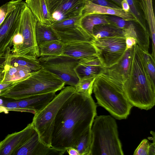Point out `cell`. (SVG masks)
<instances>
[{"label":"cell","instance_id":"ffe728a7","mask_svg":"<svg viewBox=\"0 0 155 155\" xmlns=\"http://www.w3.org/2000/svg\"><path fill=\"white\" fill-rule=\"evenodd\" d=\"M25 2L38 22L47 25L54 22L48 12L45 0H26Z\"/></svg>","mask_w":155,"mask_h":155},{"label":"cell","instance_id":"f1b7e54d","mask_svg":"<svg viewBox=\"0 0 155 155\" xmlns=\"http://www.w3.org/2000/svg\"><path fill=\"white\" fill-rule=\"evenodd\" d=\"M130 7V12L136 22L145 31H147V23L139 6L137 0H125Z\"/></svg>","mask_w":155,"mask_h":155},{"label":"cell","instance_id":"8d00e7d4","mask_svg":"<svg viewBox=\"0 0 155 155\" xmlns=\"http://www.w3.org/2000/svg\"><path fill=\"white\" fill-rule=\"evenodd\" d=\"M126 49L131 48L133 46L137 44V39L132 37H127L126 38Z\"/></svg>","mask_w":155,"mask_h":155},{"label":"cell","instance_id":"f35d334b","mask_svg":"<svg viewBox=\"0 0 155 155\" xmlns=\"http://www.w3.org/2000/svg\"><path fill=\"white\" fill-rule=\"evenodd\" d=\"M121 6L122 9L124 11L127 13H130L129 5L125 0H122L121 2Z\"/></svg>","mask_w":155,"mask_h":155},{"label":"cell","instance_id":"277c9868","mask_svg":"<svg viewBox=\"0 0 155 155\" xmlns=\"http://www.w3.org/2000/svg\"><path fill=\"white\" fill-rule=\"evenodd\" d=\"M93 124L89 155H123L115 119L110 115L96 116Z\"/></svg>","mask_w":155,"mask_h":155},{"label":"cell","instance_id":"7402d4cb","mask_svg":"<svg viewBox=\"0 0 155 155\" xmlns=\"http://www.w3.org/2000/svg\"><path fill=\"white\" fill-rule=\"evenodd\" d=\"M140 9L147 23L152 41V53L155 52V19L153 0H137Z\"/></svg>","mask_w":155,"mask_h":155},{"label":"cell","instance_id":"484cf974","mask_svg":"<svg viewBox=\"0 0 155 155\" xmlns=\"http://www.w3.org/2000/svg\"><path fill=\"white\" fill-rule=\"evenodd\" d=\"M36 37L37 44L39 46L47 42L61 41L56 31L51 25L41 24L37 21L35 28Z\"/></svg>","mask_w":155,"mask_h":155},{"label":"cell","instance_id":"603a6c76","mask_svg":"<svg viewBox=\"0 0 155 155\" xmlns=\"http://www.w3.org/2000/svg\"><path fill=\"white\" fill-rule=\"evenodd\" d=\"M3 69L4 76L0 83H8L17 82L28 76L32 72L28 67L14 66L5 64L0 67Z\"/></svg>","mask_w":155,"mask_h":155},{"label":"cell","instance_id":"d6986e66","mask_svg":"<svg viewBox=\"0 0 155 155\" xmlns=\"http://www.w3.org/2000/svg\"><path fill=\"white\" fill-rule=\"evenodd\" d=\"M107 18L110 23L124 31L126 38L132 37L137 39L142 31L143 28L135 21L127 20L118 16L110 15H107Z\"/></svg>","mask_w":155,"mask_h":155},{"label":"cell","instance_id":"8992f818","mask_svg":"<svg viewBox=\"0 0 155 155\" xmlns=\"http://www.w3.org/2000/svg\"><path fill=\"white\" fill-rule=\"evenodd\" d=\"M75 92L74 86L64 87L43 109L34 114L31 123L45 145L51 147L56 115L63 104Z\"/></svg>","mask_w":155,"mask_h":155},{"label":"cell","instance_id":"d6a6232c","mask_svg":"<svg viewBox=\"0 0 155 155\" xmlns=\"http://www.w3.org/2000/svg\"><path fill=\"white\" fill-rule=\"evenodd\" d=\"M149 144L148 140L143 139L135 150L134 155H148Z\"/></svg>","mask_w":155,"mask_h":155},{"label":"cell","instance_id":"6da1fadb","mask_svg":"<svg viewBox=\"0 0 155 155\" xmlns=\"http://www.w3.org/2000/svg\"><path fill=\"white\" fill-rule=\"evenodd\" d=\"M97 106L91 95L75 92L63 104L55 117L51 147L63 154L75 148L80 137L92 127Z\"/></svg>","mask_w":155,"mask_h":155},{"label":"cell","instance_id":"b9f144b4","mask_svg":"<svg viewBox=\"0 0 155 155\" xmlns=\"http://www.w3.org/2000/svg\"><path fill=\"white\" fill-rule=\"evenodd\" d=\"M122 8L121 2L122 0H110Z\"/></svg>","mask_w":155,"mask_h":155},{"label":"cell","instance_id":"9c48e42d","mask_svg":"<svg viewBox=\"0 0 155 155\" xmlns=\"http://www.w3.org/2000/svg\"><path fill=\"white\" fill-rule=\"evenodd\" d=\"M8 13L0 25V57L12 46L15 35L18 33L21 16L27 6L22 0L8 2Z\"/></svg>","mask_w":155,"mask_h":155},{"label":"cell","instance_id":"2e32d148","mask_svg":"<svg viewBox=\"0 0 155 155\" xmlns=\"http://www.w3.org/2000/svg\"><path fill=\"white\" fill-rule=\"evenodd\" d=\"M62 54L78 59L90 57H97L96 49L91 42L64 44Z\"/></svg>","mask_w":155,"mask_h":155},{"label":"cell","instance_id":"d590c367","mask_svg":"<svg viewBox=\"0 0 155 155\" xmlns=\"http://www.w3.org/2000/svg\"><path fill=\"white\" fill-rule=\"evenodd\" d=\"M8 6V2H7L0 7V25L3 22L7 15Z\"/></svg>","mask_w":155,"mask_h":155},{"label":"cell","instance_id":"e575fe53","mask_svg":"<svg viewBox=\"0 0 155 155\" xmlns=\"http://www.w3.org/2000/svg\"><path fill=\"white\" fill-rule=\"evenodd\" d=\"M91 3L99 5L118 9L122 8L110 0H88Z\"/></svg>","mask_w":155,"mask_h":155},{"label":"cell","instance_id":"f546056e","mask_svg":"<svg viewBox=\"0 0 155 155\" xmlns=\"http://www.w3.org/2000/svg\"><path fill=\"white\" fill-rule=\"evenodd\" d=\"M81 15L56 21L51 25L56 31H65L78 26V22Z\"/></svg>","mask_w":155,"mask_h":155},{"label":"cell","instance_id":"3957f363","mask_svg":"<svg viewBox=\"0 0 155 155\" xmlns=\"http://www.w3.org/2000/svg\"><path fill=\"white\" fill-rule=\"evenodd\" d=\"M65 85L56 75L41 68L2 91L0 97L20 100L35 95L56 92L64 88Z\"/></svg>","mask_w":155,"mask_h":155},{"label":"cell","instance_id":"d4e9b609","mask_svg":"<svg viewBox=\"0 0 155 155\" xmlns=\"http://www.w3.org/2000/svg\"><path fill=\"white\" fill-rule=\"evenodd\" d=\"M93 36L94 39L106 37L126 38L125 33L122 29L110 23L95 26L93 29Z\"/></svg>","mask_w":155,"mask_h":155},{"label":"cell","instance_id":"7a4b0ae2","mask_svg":"<svg viewBox=\"0 0 155 155\" xmlns=\"http://www.w3.org/2000/svg\"><path fill=\"white\" fill-rule=\"evenodd\" d=\"M125 95L133 107L147 110L155 104V83L144 64L142 49L132 47L129 76L123 84Z\"/></svg>","mask_w":155,"mask_h":155},{"label":"cell","instance_id":"44dd1931","mask_svg":"<svg viewBox=\"0 0 155 155\" xmlns=\"http://www.w3.org/2000/svg\"><path fill=\"white\" fill-rule=\"evenodd\" d=\"M56 31L64 44L91 42L94 39L79 25L64 31Z\"/></svg>","mask_w":155,"mask_h":155},{"label":"cell","instance_id":"5bb4252c","mask_svg":"<svg viewBox=\"0 0 155 155\" xmlns=\"http://www.w3.org/2000/svg\"><path fill=\"white\" fill-rule=\"evenodd\" d=\"M55 91L35 95L24 99L16 101L21 108L34 114L43 109L56 96Z\"/></svg>","mask_w":155,"mask_h":155},{"label":"cell","instance_id":"74e56055","mask_svg":"<svg viewBox=\"0 0 155 155\" xmlns=\"http://www.w3.org/2000/svg\"><path fill=\"white\" fill-rule=\"evenodd\" d=\"M155 155V142L149 144L148 155Z\"/></svg>","mask_w":155,"mask_h":155},{"label":"cell","instance_id":"5b68a950","mask_svg":"<svg viewBox=\"0 0 155 155\" xmlns=\"http://www.w3.org/2000/svg\"><path fill=\"white\" fill-rule=\"evenodd\" d=\"M93 91L97 104L117 119H126L129 115L133 106L127 99L122 87L98 75L94 83Z\"/></svg>","mask_w":155,"mask_h":155},{"label":"cell","instance_id":"83f0119b","mask_svg":"<svg viewBox=\"0 0 155 155\" xmlns=\"http://www.w3.org/2000/svg\"><path fill=\"white\" fill-rule=\"evenodd\" d=\"M91 128L88 129L81 137L75 147L79 155H89L92 142Z\"/></svg>","mask_w":155,"mask_h":155},{"label":"cell","instance_id":"7c38bea8","mask_svg":"<svg viewBox=\"0 0 155 155\" xmlns=\"http://www.w3.org/2000/svg\"><path fill=\"white\" fill-rule=\"evenodd\" d=\"M132 53V47L127 49L117 63L109 68L103 67L98 75L118 86L122 87L129 76Z\"/></svg>","mask_w":155,"mask_h":155},{"label":"cell","instance_id":"7bdbcfd3","mask_svg":"<svg viewBox=\"0 0 155 155\" xmlns=\"http://www.w3.org/2000/svg\"><path fill=\"white\" fill-rule=\"evenodd\" d=\"M4 76V71L3 69L0 68V80L2 81L3 79Z\"/></svg>","mask_w":155,"mask_h":155},{"label":"cell","instance_id":"1f68e13d","mask_svg":"<svg viewBox=\"0 0 155 155\" xmlns=\"http://www.w3.org/2000/svg\"><path fill=\"white\" fill-rule=\"evenodd\" d=\"M143 61L145 67L152 80L155 83V58L149 52L143 51Z\"/></svg>","mask_w":155,"mask_h":155},{"label":"cell","instance_id":"4fadbf2b","mask_svg":"<svg viewBox=\"0 0 155 155\" xmlns=\"http://www.w3.org/2000/svg\"><path fill=\"white\" fill-rule=\"evenodd\" d=\"M36 130L31 123L22 130L7 135L0 142V155H14Z\"/></svg>","mask_w":155,"mask_h":155},{"label":"cell","instance_id":"52a82bcc","mask_svg":"<svg viewBox=\"0 0 155 155\" xmlns=\"http://www.w3.org/2000/svg\"><path fill=\"white\" fill-rule=\"evenodd\" d=\"M38 59L41 68L56 75L65 84L75 87L79 82L74 69L79 59L62 54L40 56Z\"/></svg>","mask_w":155,"mask_h":155},{"label":"cell","instance_id":"cb8c5ba5","mask_svg":"<svg viewBox=\"0 0 155 155\" xmlns=\"http://www.w3.org/2000/svg\"><path fill=\"white\" fill-rule=\"evenodd\" d=\"M107 15L97 13L82 15L78 20V25L94 38L93 29L95 26L110 23L107 19Z\"/></svg>","mask_w":155,"mask_h":155},{"label":"cell","instance_id":"4316f807","mask_svg":"<svg viewBox=\"0 0 155 155\" xmlns=\"http://www.w3.org/2000/svg\"><path fill=\"white\" fill-rule=\"evenodd\" d=\"M40 57L58 56L62 55L64 44L60 40H55L44 43L39 46Z\"/></svg>","mask_w":155,"mask_h":155},{"label":"cell","instance_id":"60d3db41","mask_svg":"<svg viewBox=\"0 0 155 155\" xmlns=\"http://www.w3.org/2000/svg\"><path fill=\"white\" fill-rule=\"evenodd\" d=\"M1 112L7 114L8 113V110L6 107L0 105V113Z\"/></svg>","mask_w":155,"mask_h":155},{"label":"cell","instance_id":"ee69618b","mask_svg":"<svg viewBox=\"0 0 155 155\" xmlns=\"http://www.w3.org/2000/svg\"><path fill=\"white\" fill-rule=\"evenodd\" d=\"M2 81L1 80H0V83L1 82V81Z\"/></svg>","mask_w":155,"mask_h":155},{"label":"cell","instance_id":"836d02e7","mask_svg":"<svg viewBox=\"0 0 155 155\" xmlns=\"http://www.w3.org/2000/svg\"><path fill=\"white\" fill-rule=\"evenodd\" d=\"M0 106L6 107L8 110L27 112L26 110L21 108L18 105L16 101H4Z\"/></svg>","mask_w":155,"mask_h":155},{"label":"cell","instance_id":"e0dca14e","mask_svg":"<svg viewBox=\"0 0 155 155\" xmlns=\"http://www.w3.org/2000/svg\"><path fill=\"white\" fill-rule=\"evenodd\" d=\"M5 64L27 67L32 72L37 71L41 68L38 59L32 60L22 56L13 55L11 54V48H8L0 57V67Z\"/></svg>","mask_w":155,"mask_h":155},{"label":"cell","instance_id":"4dcf8cb0","mask_svg":"<svg viewBox=\"0 0 155 155\" xmlns=\"http://www.w3.org/2000/svg\"><path fill=\"white\" fill-rule=\"evenodd\" d=\"M96 78L79 80L78 84L74 87L76 92L88 96L91 95L93 92V84Z\"/></svg>","mask_w":155,"mask_h":155},{"label":"cell","instance_id":"ac0fdd59","mask_svg":"<svg viewBox=\"0 0 155 155\" xmlns=\"http://www.w3.org/2000/svg\"><path fill=\"white\" fill-rule=\"evenodd\" d=\"M92 13L115 15L125 20L136 21L130 13L125 12L122 8L118 9L100 6L94 4L88 0L82 15Z\"/></svg>","mask_w":155,"mask_h":155},{"label":"cell","instance_id":"ba28073f","mask_svg":"<svg viewBox=\"0 0 155 155\" xmlns=\"http://www.w3.org/2000/svg\"><path fill=\"white\" fill-rule=\"evenodd\" d=\"M37 22L31 10L26 6L21 16L18 31L22 36L23 43L18 50L12 55L31 59H38L40 54L35 33Z\"/></svg>","mask_w":155,"mask_h":155},{"label":"cell","instance_id":"9a60e30c","mask_svg":"<svg viewBox=\"0 0 155 155\" xmlns=\"http://www.w3.org/2000/svg\"><path fill=\"white\" fill-rule=\"evenodd\" d=\"M102 67L97 57H90L79 59L74 70L79 80L96 77Z\"/></svg>","mask_w":155,"mask_h":155},{"label":"cell","instance_id":"30bf717a","mask_svg":"<svg viewBox=\"0 0 155 155\" xmlns=\"http://www.w3.org/2000/svg\"><path fill=\"white\" fill-rule=\"evenodd\" d=\"M98 58L104 68H109L117 63L126 50V38L106 37L92 40Z\"/></svg>","mask_w":155,"mask_h":155},{"label":"cell","instance_id":"8fae6325","mask_svg":"<svg viewBox=\"0 0 155 155\" xmlns=\"http://www.w3.org/2000/svg\"><path fill=\"white\" fill-rule=\"evenodd\" d=\"M88 0H45L54 21L81 15Z\"/></svg>","mask_w":155,"mask_h":155},{"label":"cell","instance_id":"ab89813d","mask_svg":"<svg viewBox=\"0 0 155 155\" xmlns=\"http://www.w3.org/2000/svg\"><path fill=\"white\" fill-rule=\"evenodd\" d=\"M66 151L70 155H79L78 151L74 148H69Z\"/></svg>","mask_w":155,"mask_h":155}]
</instances>
